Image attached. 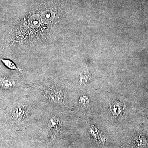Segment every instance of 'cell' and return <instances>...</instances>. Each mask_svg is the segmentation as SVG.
<instances>
[{
    "instance_id": "277c9868",
    "label": "cell",
    "mask_w": 148,
    "mask_h": 148,
    "mask_svg": "<svg viewBox=\"0 0 148 148\" xmlns=\"http://www.w3.org/2000/svg\"><path fill=\"white\" fill-rule=\"evenodd\" d=\"M1 61L2 62L3 64L8 68L10 70H16V71H20V70L18 69L13 62L10 60L7 59L0 58Z\"/></svg>"
},
{
    "instance_id": "7a4b0ae2",
    "label": "cell",
    "mask_w": 148,
    "mask_h": 148,
    "mask_svg": "<svg viewBox=\"0 0 148 148\" xmlns=\"http://www.w3.org/2000/svg\"><path fill=\"white\" fill-rule=\"evenodd\" d=\"M56 108L54 106L53 111L46 114L41 125L44 126L49 134L55 138L61 134L65 126L64 119L61 114L56 111Z\"/></svg>"
},
{
    "instance_id": "5b68a950",
    "label": "cell",
    "mask_w": 148,
    "mask_h": 148,
    "mask_svg": "<svg viewBox=\"0 0 148 148\" xmlns=\"http://www.w3.org/2000/svg\"><path fill=\"white\" fill-rule=\"evenodd\" d=\"M54 17V14L50 11L45 12L42 14V19L44 21L47 22L52 20Z\"/></svg>"
},
{
    "instance_id": "3957f363",
    "label": "cell",
    "mask_w": 148,
    "mask_h": 148,
    "mask_svg": "<svg viewBox=\"0 0 148 148\" xmlns=\"http://www.w3.org/2000/svg\"><path fill=\"white\" fill-rule=\"evenodd\" d=\"M40 92L42 101L48 106L60 107L65 105L66 92L61 88L51 85L45 87Z\"/></svg>"
},
{
    "instance_id": "8992f818",
    "label": "cell",
    "mask_w": 148,
    "mask_h": 148,
    "mask_svg": "<svg viewBox=\"0 0 148 148\" xmlns=\"http://www.w3.org/2000/svg\"><path fill=\"white\" fill-rule=\"evenodd\" d=\"M147 140L144 137H139L135 140V144L138 147H142L146 145L147 144Z\"/></svg>"
},
{
    "instance_id": "6da1fadb",
    "label": "cell",
    "mask_w": 148,
    "mask_h": 148,
    "mask_svg": "<svg viewBox=\"0 0 148 148\" xmlns=\"http://www.w3.org/2000/svg\"><path fill=\"white\" fill-rule=\"evenodd\" d=\"M34 108L33 104L25 99L10 103L3 111L9 126L19 129L27 126L32 120Z\"/></svg>"
}]
</instances>
